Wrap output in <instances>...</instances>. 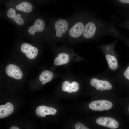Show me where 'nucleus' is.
<instances>
[{"mask_svg":"<svg viewBox=\"0 0 129 129\" xmlns=\"http://www.w3.org/2000/svg\"><path fill=\"white\" fill-rule=\"evenodd\" d=\"M74 18L70 22L68 33L70 37L77 38L82 35L85 26L81 21L78 16Z\"/></svg>","mask_w":129,"mask_h":129,"instance_id":"obj_1","label":"nucleus"},{"mask_svg":"<svg viewBox=\"0 0 129 129\" xmlns=\"http://www.w3.org/2000/svg\"><path fill=\"white\" fill-rule=\"evenodd\" d=\"M70 23L68 20L63 19H59L56 22L54 26L55 34L57 37L61 38L68 32Z\"/></svg>","mask_w":129,"mask_h":129,"instance_id":"obj_2","label":"nucleus"},{"mask_svg":"<svg viewBox=\"0 0 129 129\" xmlns=\"http://www.w3.org/2000/svg\"><path fill=\"white\" fill-rule=\"evenodd\" d=\"M112 106L113 104L111 102L104 100L93 101L89 105L91 109L95 111L108 110L111 109Z\"/></svg>","mask_w":129,"mask_h":129,"instance_id":"obj_3","label":"nucleus"},{"mask_svg":"<svg viewBox=\"0 0 129 129\" xmlns=\"http://www.w3.org/2000/svg\"><path fill=\"white\" fill-rule=\"evenodd\" d=\"M96 122L99 125L111 129H116L119 126V123L117 121L109 117H100L97 119Z\"/></svg>","mask_w":129,"mask_h":129,"instance_id":"obj_4","label":"nucleus"},{"mask_svg":"<svg viewBox=\"0 0 129 129\" xmlns=\"http://www.w3.org/2000/svg\"><path fill=\"white\" fill-rule=\"evenodd\" d=\"M5 71L7 75L14 79H20L22 77L23 74L20 68L15 65L11 64L7 65Z\"/></svg>","mask_w":129,"mask_h":129,"instance_id":"obj_5","label":"nucleus"},{"mask_svg":"<svg viewBox=\"0 0 129 129\" xmlns=\"http://www.w3.org/2000/svg\"><path fill=\"white\" fill-rule=\"evenodd\" d=\"M90 84L92 86L95 87L98 90H108L111 89L112 87V85L109 81L96 78H93L91 80Z\"/></svg>","mask_w":129,"mask_h":129,"instance_id":"obj_6","label":"nucleus"},{"mask_svg":"<svg viewBox=\"0 0 129 129\" xmlns=\"http://www.w3.org/2000/svg\"><path fill=\"white\" fill-rule=\"evenodd\" d=\"M21 50L22 52L24 53L28 58L30 59L35 58L38 52V50L37 48L27 43H24L22 44Z\"/></svg>","mask_w":129,"mask_h":129,"instance_id":"obj_7","label":"nucleus"},{"mask_svg":"<svg viewBox=\"0 0 129 129\" xmlns=\"http://www.w3.org/2000/svg\"><path fill=\"white\" fill-rule=\"evenodd\" d=\"M57 112L56 110L50 107L42 105L38 107L36 110V114L38 117H43L47 115H54Z\"/></svg>","mask_w":129,"mask_h":129,"instance_id":"obj_8","label":"nucleus"},{"mask_svg":"<svg viewBox=\"0 0 129 129\" xmlns=\"http://www.w3.org/2000/svg\"><path fill=\"white\" fill-rule=\"evenodd\" d=\"M96 31L95 24L92 22H89L85 26L82 35L86 39L91 38L94 35Z\"/></svg>","mask_w":129,"mask_h":129,"instance_id":"obj_9","label":"nucleus"},{"mask_svg":"<svg viewBox=\"0 0 129 129\" xmlns=\"http://www.w3.org/2000/svg\"><path fill=\"white\" fill-rule=\"evenodd\" d=\"M79 88V83L75 81L70 83L68 81H65L63 82L62 86V90L63 91H67L70 93L77 91Z\"/></svg>","mask_w":129,"mask_h":129,"instance_id":"obj_10","label":"nucleus"},{"mask_svg":"<svg viewBox=\"0 0 129 129\" xmlns=\"http://www.w3.org/2000/svg\"><path fill=\"white\" fill-rule=\"evenodd\" d=\"M105 56L109 68L112 70H116L118 67V63L114 54L111 52H106Z\"/></svg>","mask_w":129,"mask_h":129,"instance_id":"obj_11","label":"nucleus"},{"mask_svg":"<svg viewBox=\"0 0 129 129\" xmlns=\"http://www.w3.org/2000/svg\"><path fill=\"white\" fill-rule=\"evenodd\" d=\"M45 26V23L42 20L38 19L35 21L33 25L30 27L28 31L29 33L32 35H34L38 32H41L43 31Z\"/></svg>","mask_w":129,"mask_h":129,"instance_id":"obj_12","label":"nucleus"},{"mask_svg":"<svg viewBox=\"0 0 129 129\" xmlns=\"http://www.w3.org/2000/svg\"><path fill=\"white\" fill-rule=\"evenodd\" d=\"M14 111L13 105L10 102H8L4 105L0 106V118L5 117L11 114Z\"/></svg>","mask_w":129,"mask_h":129,"instance_id":"obj_13","label":"nucleus"},{"mask_svg":"<svg viewBox=\"0 0 129 129\" xmlns=\"http://www.w3.org/2000/svg\"><path fill=\"white\" fill-rule=\"evenodd\" d=\"M7 15L8 17L12 18L17 24L21 25L23 24L24 21L21 17V15L20 14L16 15V11L14 9L12 8L9 9L7 12Z\"/></svg>","mask_w":129,"mask_h":129,"instance_id":"obj_14","label":"nucleus"},{"mask_svg":"<svg viewBox=\"0 0 129 129\" xmlns=\"http://www.w3.org/2000/svg\"><path fill=\"white\" fill-rule=\"evenodd\" d=\"M69 56L68 54L64 53L59 54L57 57L54 59V64L56 65L59 66L65 64L69 60Z\"/></svg>","mask_w":129,"mask_h":129,"instance_id":"obj_15","label":"nucleus"},{"mask_svg":"<svg viewBox=\"0 0 129 129\" xmlns=\"http://www.w3.org/2000/svg\"><path fill=\"white\" fill-rule=\"evenodd\" d=\"M53 73L52 72L46 70L43 71L40 75L39 77L40 81L42 82V84L51 81L53 77Z\"/></svg>","mask_w":129,"mask_h":129,"instance_id":"obj_16","label":"nucleus"},{"mask_svg":"<svg viewBox=\"0 0 129 129\" xmlns=\"http://www.w3.org/2000/svg\"><path fill=\"white\" fill-rule=\"evenodd\" d=\"M16 9L18 10L25 12H30L32 10L33 7L30 3L24 1L17 5L16 7Z\"/></svg>","mask_w":129,"mask_h":129,"instance_id":"obj_17","label":"nucleus"},{"mask_svg":"<svg viewBox=\"0 0 129 129\" xmlns=\"http://www.w3.org/2000/svg\"><path fill=\"white\" fill-rule=\"evenodd\" d=\"M76 129H89L83 124L80 122L77 123L75 126Z\"/></svg>","mask_w":129,"mask_h":129,"instance_id":"obj_18","label":"nucleus"},{"mask_svg":"<svg viewBox=\"0 0 129 129\" xmlns=\"http://www.w3.org/2000/svg\"><path fill=\"white\" fill-rule=\"evenodd\" d=\"M124 75L126 79L129 80V66L124 71Z\"/></svg>","mask_w":129,"mask_h":129,"instance_id":"obj_19","label":"nucleus"},{"mask_svg":"<svg viewBox=\"0 0 129 129\" xmlns=\"http://www.w3.org/2000/svg\"><path fill=\"white\" fill-rule=\"evenodd\" d=\"M121 3L129 4V0H118Z\"/></svg>","mask_w":129,"mask_h":129,"instance_id":"obj_20","label":"nucleus"},{"mask_svg":"<svg viewBox=\"0 0 129 129\" xmlns=\"http://www.w3.org/2000/svg\"><path fill=\"white\" fill-rule=\"evenodd\" d=\"M10 129H19L17 127L15 126H13L11 127Z\"/></svg>","mask_w":129,"mask_h":129,"instance_id":"obj_21","label":"nucleus"},{"mask_svg":"<svg viewBox=\"0 0 129 129\" xmlns=\"http://www.w3.org/2000/svg\"></svg>","mask_w":129,"mask_h":129,"instance_id":"obj_22","label":"nucleus"}]
</instances>
